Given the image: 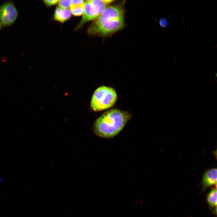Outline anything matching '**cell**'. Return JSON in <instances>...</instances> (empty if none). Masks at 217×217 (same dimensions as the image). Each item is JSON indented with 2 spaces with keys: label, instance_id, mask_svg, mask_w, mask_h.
<instances>
[{
  "label": "cell",
  "instance_id": "1",
  "mask_svg": "<svg viewBox=\"0 0 217 217\" xmlns=\"http://www.w3.org/2000/svg\"><path fill=\"white\" fill-rule=\"evenodd\" d=\"M124 6L123 2L107 7L90 26L88 33L105 36L121 29L124 25Z\"/></svg>",
  "mask_w": 217,
  "mask_h": 217
},
{
  "label": "cell",
  "instance_id": "2",
  "mask_svg": "<svg viewBox=\"0 0 217 217\" xmlns=\"http://www.w3.org/2000/svg\"><path fill=\"white\" fill-rule=\"evenodd\" d=\"M128 112L117 109L108 110L95 121L93 131L97 136L104 138L114 137L123 129L130 119Z\"/></svg>",
  "mask_w": 217,
  "mask_h": 217
},
{
  "label": "cell",
  "instance_id": "3",
  "mask_svg": "<svg viewBox=\"0 0 217 217\" xmlns=\"http://www.w3.org/2000/svg\"><path fill=\"white\" fill-rule=\"evenodd\" d=\"M117 99L116 91L112 87L102 86L95 90L92 96L90 106L94 111L99 112L110 108Z\"/></svg>",
  "mask_w": 217,
  "mask_h": 217
},
{
  "label": "cell",
  "instance_id": "4",
  "mask_svg": "<svg viewBox=\"0 0 217 217\" xmlns=\"http://www.w3.org/2000/svg\"><path fill=\"white\" fill-rule=\"evenodd\" d=\"M114 1L89 0L84 2L83 17L75 28L77 30L86 22L96 19L104 10Z\"/></svg>",
  "mask_w": 217,
  "mask_h": 217
},
{
  "label": "cell",
  "instance_id": "5",
  "mask_svg": "<svg viewBox=\"0 0 217 217\" xmlns=\"http://www.w3.org/2000/svg\"><path fill=\"white\" fill-rule=\"evenodd\" d=\"M17 16V9L12 2H5L0 6V21L3 26H9L14 24Z\"/></svg>",
  "mask_w": 217,
  "mask_h": 217
},
{
  "label": "cell",
  "instance_id": "6",
  "mask_svg": "<svg viewBox=\"0 0 217 217\" xmlns=\"http://www.w3.org/2000/svg\"><path fill=\"white\" fill-rule=\"evenodd\" d=\"M202 184L203 186L202 191L213 185H215L216 187V168H212L205 172L203 175Z\"/></svg>",
  "mask_w": 217,
  "mask_h": 217
},
{
  "label": "cell",
  "instance_id": "7",
  "mask_svg": "<svg viewBox=\"0 0 217 217\" xmlns=\"http://www.w3.org/2000/svg\"><path fill=\"white\" fill-rule=\"evenodd\" d=\"M71 15V13L69 9L58 7L55 11L54 18L57 21L63 23L70 19Z\"/></svg>",
  "mask_w": 217,
  "mask_h": 217
},
{
  "label": "cell",
  "instance_id": "8",
  "mask_svg": "<svg viewBox=\"0 0 217 217\" xmlns=\"http://www.w3.org/2000/svg\"><path fill=\"white\" fill-rule=\"evenodd\" d=\"M216 187L212 189L208 193L206 200L210 207L215 209L216 212L217 207Z\"/></svg>",
  "mask_w": 217,
  "mask_h": 217
},
{
  "label": "cell",
  "instance_id": "9",
  "mask_svg": "<svg viewBox=\"0 0 217 217\" xmlns=\"http://www.w3.org/2000/svg\"><path fill=\"white\" fill-rule=\"evenodd\" d=\"M84 3L76 5L71 4L70 6V11L71 13L76 16H79L83 15Z\"/></svg>",
  "mask_w": 217,
  "mask_h": 217
},
{
  "label": "cell",
  "instance_id": "10",
  "mask_svg": "<svg viewBox=\"0 0 217 217\" xmlns=\"http://www.w3.org/2000/svg\"><path fill=\"white\" fill-rule=\"evenodd\" d=\"M58 3L59 7L67 9L71 5V0H61L58 1Z\"/></svg>",
  "mask_w": 217,
  "mask_h": 217
},
{
  "label": "cell",
  "instance_id": "11",
  "mask_svg": "<svg viewBox=\"0 0 217 217\" xmlns=\"http://www.w3.org/2000/svg\"><path fill=\"white\" fill-rule=\"evenodd\" d=\"M159 24L162 28H165L167 26L168 22L167 20L165 18L162 17L159 20Z\"/></svg>",
  "mask_w": 217,
  "mask_h": 217
},
{
  "label": "cell",
  "instance_id": "12",
  "mask_svg": "<svg viewBox=\"0 0 217 217\" xmlns=\"http://www.w3.org/2000/svg\"><path fill=\"white\" fill-rule=\"evenodd\" d=\"M58 1L59 0H45L43 1V2L46 6H50L57 4V3H58Z\"/></svg>",
  "mask_w": 217,
  "mask_h": 217
},
{
  "label": "cell",
  "instance_id": "13",
  "mask_svg": "<svg viewBox=\"0 0 217 217\" xmlns=\"http://www.w3.org/2000/svg\"><path fill=\"white\" fill-rule=\"evenodd\" d=\"M84 2L83 0H71V4L72 5L82 4Z\"/></svg>",
  "mask_w": 217,
  "mask_h": 217
},
{
  "label": "cell",
  "instance_id": "14",
  "mask_svg": "<svg viewBox=\"0 0 217 217\" xmlns=\"http://www.w3.org/2000/svg\"><path fill=\"white\" fill-rule=\"evenodd\" d=\"M2 25V23H1V21H0V29H1Z\"/></svg>",
  "mask_w": 217,
  "mask_h": 217
}]
</instances>
